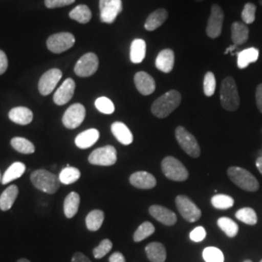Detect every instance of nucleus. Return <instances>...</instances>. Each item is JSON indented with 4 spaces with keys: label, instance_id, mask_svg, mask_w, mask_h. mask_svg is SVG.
<instances>
[{
    "label": "nucleus",
    "instance_id": "obj_1",
    "mask_svg": "<svg viewBox=\"0 0 262 262\" xmlns=\"http://www.w3.org/2000/svg\"><path fill=\"white\" fill-rule=\"evenodd\" d=\"M182 95L178 91H169L166 94L159 97L151 105V113L159 119L167 118L169 115L174 112L181 104Z\"/></svg>",
    "mask_w": 262,
    "mask_h": 262
},
{
    "label": "nucleus",
    "instance_id": "obj_2",
    "mask_svg": "<svg viewBox=\"0 0 262 262\" xmlns=\"http://www.w3.org/2000/svg\"><path fill=\"white\" fill-rule=\"evenodd\" d=\"M221 103L226 111L233 112L239 108L240 96L232 77H226L221 85Z\"/></svg>",
    "mask_w": 262,
    "mask_h": 262
},
{
    "label": "nucleus",
    "instance_id": "obj_3",
    "mask_svg": "<svg viewBox=\"0 0 262 262\" xmlns=\"http://www.w3.org/2000/svg\"><path fill=\"white\" fill-rule=\"evenodd\" d=\"M30 180L37 189L49 194L56 193L61 184L56 175L44 169L34 171L30 176Z\"/></svg>",
    "mask_w": 262,
    "mask_h": 262
},
{
    "label": "nucleus",
    "instance_id": "obj_4",
    "mask_svg": "<svg viewBox=\"0 0 262 262\" xmlns=\"http://www.w3.org/2000/svg\"><path fill=\"white\" fill-rule=\"evenodd\" d=\"M227 175L232 183L243 190L254 192L259 189V183L251 172L241 167H230L227 170Z\"/></svg>",
    "mask_w": 262,
    "mask_h": 262
},
{
    "label": "nucleus",
    "instance_id": "obj_5",
    "mask_svg": "<svg viewBox=\"0 0 262 262\" xmlns=\"http://www.w3.org/2000/svg\"><path fill=\"white\" fill-rule=\"evenodd\" d=\"M163 174L171 181L184 182L188 178V171L185 165L174 157H166L161 161Z\"/></svg>",
    "mask_w": 262,
    "mask_h": 262
},
{
    "label": "nucleus",
    "instance_id": "obj_6",
    "mask_svg": "<svg viewBox=\"0 0 262 262\" xmlns=\"http://www.w3.org/2000/svg\"><path fill=\"white\" fill-rule=\"evenodd\" d=\"M175 136L181 148L189 157L197 159L200 156L201 150L196 138L189 131H187L184 126H178L176 128Z\"/></svg>",
    "mask_w": 262,
    "mask_h": 262
},
{
    "label": "nucleus",
    "instance_id": "obj_7",
    "mask_svg": "<svg viewBox=\"0 0 262 262\" xmlns=\"http://www.w3.org/2000/svg\"><path fill=\"white\" fill-rule=\"evenodd\" d=\"M75 44V37L70 32H59L48 38L47 47L54 54H61Z\"/></svg>",
    "mask_w": 262,
    "mask_h": 262
},
{
    "label": "nucleus",
    "instance_id": "obj_8",
    "mask_svg": "<svg viewBox=\"0 0 262 262\" xmlns=\"http://www.w3.org/2000/svg\"><path fill=\"white\" fill-rule=\"evenodd\" d=\"M117 150L113 146H105L94 150L89 157V162L99 166H112L117 162Z\"/></svg>",
    "mask_w": 262,
    "mask_h": 262
},
{
    "label": "nucleus",
    "instance_id": "obj_9",
    "mask_svg": "<svg viewBox=\"0 0 262 262\" xmlns=\"http://www.w3.org/2000/svg\"><path fill=\"white\" fill-rule=\"evenodd\" d=\"M175 202L180 214L188 223H195L201 217V210L186 195H178Z\"/></svg>",
    "mask_w": 262,
    "mask_h": 262
},
{
    "label": "nucleus",
    "instance_id": "obj_10",
    "mask_svg": "<svg viewBox=\"0 0 262 262\" xmlns=\"http://www.w3.org/2000/svg\"><path fill=\"white\" fill-rule=\"evenodd\" d=\"M99 66V60L94 53L84 54L76 63L74 72L77 76L86 78L94 75Z\"/></svg>",
    "mask_w": 262,
    "mask_h": 262
},
{
    "label": "nucleus",
    "instance_id": "obj_11",
    "mask_svg": "<svg viewBox=\"0 0 262 262\" xmlns=\"http://www.w3.org/2000/svg\"><path fill=\"white\" fill-rule=\"evenodd\" d=\"M224 19L225 13L221 6H219L217 4H213L206 28L207 35L209 37L215 39L222 34Z\"/></svg>",
    "mask_w": 262,
    "mask_h": 262
},
{
    "label": "nucleus",
    "instance_id": "obj_12",
    "mask_svg": "<svg viewBox=\"0 0 262 262\" xmlns=\"http://www.w3.org/2000/svg\"><path fill=\"white\" fill-rule=\"evenodd\" d=\"M85 118V108L84 105L75 103L66 110L62 117V123L66 128L75 129L79 127Z\"/></svg>",
    "mask_w": 262,
    "mask_h": 262
},
{
    "label": "nucleus",
    "instance_id": "obj_13",
    "mask_svg": "<svg viewBox=\"0 0 262 262\" xmlns=\"http://www.w3.org/2000/svg\"><path fill=\"white\" fill-rule=\"evenodd\" d=\"M100 19L105 24H113L122 11V0H99Z\"/></svg>",
    "mask_w": 262,
    "mask_h": 262
},
{
    "label": "nucleus",
    "instance_id": "obj_14",
    "mask_svg": "<svg viewBox=\"0 0 262 262\" xmlns=\"http://www.w3.org/2000/svg\"><path fill=\"white\" fill-rule=\"evenodd\" d=\"M61 77H62V72L57 68L48 70L47 72H45L39 80V83H38L39 93L44 96L52 94L56 84H58V82L60 81Z\"/></svg>",
    "mask_w": 262,
    "mask_h": 262
},
{
    "label": "nucleus",
    "instance_id": "obj_15",
    "mask_svg": "<svg viewBox=\"0 0 262 262\" xmlns=\"http://www.w3.org/2000/svg\"><path fill=\"white\" fill-rule=\"evenodd\" d=\"M75 88L76 84L73 79H66L62 84L57 89L56 94H54V102L58 106L68 103L74 95Z\"/></svg>",
    "mask_w": 262,
    "mask_h": 262
},
{
    "label": "nucleus",
    "instance_id": "obj_16",
    "mask_svg": "<svg viewBox=\"0 0 262 262\" xmlns=\"http://www.w3.org/2000/svg\"><path fill=\"white\" fill-rule=\"evenodd\" d=\"M150 215L162 225L171 226L177 223V215L167 208L159 205H152L149 209Z\"/></svg>",
    "mask_w": 262,
    "mask_h": 262
},
{
    "label": "nucleus",
    "instance_id": "obj_17",
    "mask_svg": "<svg viewBox=\"0 0 262 262\" xmlns=\"http://www.w3.org/2000/svg\"><path fill=\"white\" fill-rule=\"evenodd\" d=\"M134 83L137 91L143 95H150L156 91L155 79L147 72H137L134 76Z\"/></svg>",
    "mask_w": 262,
    "mask_h": 262
},
{
    "label": "nucleus",
    "instance_id": "obj_18",
    "mask_svg": "<svg viewBox=\"0 0 262 262\" xmlns=\"http://www.w3.org/2000/svg\"><path fill=\"white\" fill-rule=\"evenodd\" d=\"M131 185L139 189H151L157 186V180L154 175L146 171L133 173L129 178Z\"/></svg>",
    "mask_w": 262,
    "mask_h": 262
},
{
    "label": "nucleus",
    "instance_id": "obj_19",
    "mask_svg": "<svg viewBox=\"0 0 262 262\" xmlns=\"http://www.w3.org/2000/svg\"><path fill=\"white\" fill-rule=\"evenodd\" d=\"M175 55L171 49H164L156 58V66L161 72L170 73L174 68Z\"/></svg>",
    "mask_w": 262,
    "mask_h": 262
},
{
    "label": "nucleus",
    "instance_id": "obj_20",
    "mask_svg": "<svg viewBox=\"0 0 262 262\" xmlns=\"http://www.w3.org/2000/svg\"><path fill=\"white\" fill-rule=\"evenodd\" d=\"M99 139V131L95 128H91L81 132L75 138L76 146L79 149H89L93 147Z\"/></svg>",
    "mask_w": 262,
    "mask_h": 262
},
{
    "label": "nucleus",
    "instance_id": "obj_21",
    "mask_svg": "<svg viewBox=\"0 0 262 262\" xmlns=\"http://www.w3.org/2000/svg\"><path fill=\"white\" fill-rule=\"evenodd\" d=\"M9 119L19 125H28L33 120V113L27 107H15L10 110Z\"/></svg>",
    "mask_w": 262,
    "mask_h": 262
},
{
    "label": "nucleus",
    "instance_id": "obj_22",
    "mask_svg": "<svg viewBox=\"0 0 262 262\" xmlns=\"http://www.w3.org/2000/svg\"><path fill=\"white\" fill-rule=\"evenodd\" d=\"M111 131L116 139L119 141L122 145H130L133 142V134L131 133L130 129L121 122H116L111 125Z\"/></svg>",
    "mask_w": 262,
    "mask_h": 262
},
{
    "label": "nucleus",
    "instance_id": "obj_23",
    "mask_svg": "<svg viewBox=\"0 0 262 262\" xmlns=\"http://www.w3.org/2000/svg\"><path fill=\"white\" fill-rule=\"evenodd\" d=\"M167 18H168V12L163 8H159L150 13L145 21L144 27L148 31H154L157 28L161 27Z\"/></svg>",
    "mask_w": 262,
    "mask_h": 262
},
{
    "label": "nucleus",
    "instance_id": "obj_24",
    "mask_svg": "<svg viewBox=\"0 0 262 262\" xmlns=\"http://www.w3.org/2000/svg\"><path fill=\"white\" fill-rule=\"evenodd\" d=\"M250 30L246 24L234 21L231 26V40L236 46L245 44L249 39Z\"/></svg>",
    "mask_w": 262,
    "mask_h": 262
},
{
    "label": "nucleus",
    "instance_id": "obj_25",
    "mask_svg": "<svg viewBox=\"0 0 262 262\" xmlns=\"http://www.w3.org/2000/svg\"><path fill=\"white\" fill-rule=\"evenodd\" d=\"M145 252L150 262H165L166 260V249L164 245L159 242H151L149 244Z\"/></svg>",
    "mask_w": 262,
    "mask_h": 262
},
{
    "label": "nucleus",
    "instance_id": "obj_26",
    "mask_svg": "<svg viewBox=\"0 0 262 262\" xmlns=\"http://www.w3.org/2000/svg\"><path fill=\"white\" fill-rule=\"evenodd\" d=\"M259 57V51L256 48H248L242 52L238 53L237 56V66L240 69H244L255 62Z\"/></svg>",
    "mask_w": 262,
    "mask_h": 262
},
{
    "label": "nucleus",
    "instance_id": "obj_27",
    "mask_svg": "<svg viewBox=\"0 0 262 262\" xmlns=\"http://www.w3.org/2000/svg\"><path fill=\"white\" fill-rule=\"evenodd\" d=\"M19 194L17 186H10L0 195V209L1 211H8L15 203Z\"/></svg>",
    "mask_w": 262,
    "mask_h": 262
},
{
    "label": "nucleus",
    "instance_id": "obj_28",
    "mask_svg": "<svg viewBox=\"0 0 262 262\" xmlns=\"http://www.w3.org/2000/svg\"><path fill=\"white\" fill-rule=\"evenodd\" d=\"M147 45L143 39H135L130 46V60L133 63H141L146 56Z\"/></svg>",
    "mask_w": 262,
    "mask_h": 262
},
{
    "label": "nucleus",
    "instance_id": "obj_29",
    "mask_svg": "<svg viewBox=\"0 0 262 262\" xmlns=\"http://www.w3.org/2000/svg\"><path fill=\"white\" fill-rule=\"evenodd\" d=\"M26 165L23 162H14L13 164H11L9 168L6 170V172L4 173V175L2 176V182L1 184L3 185H7L10 182L20 178L24 173L26 172Z\"/></svg>",
    "mask_w": 262,
    "mask_h": 262
},
{
    "label": "nucleus",
    "instance_id": "obj_30",
    "mask_svg": "<svg viewBox=\"0 0 262 262\" xmlns=\"http://www.w3.org/2000/svg\"><path fill=\"white\" fill-rule=\"evenodd\" d=\"M80 206V195L77 192H70L64 200L63 210L67 219H72L77 214Z\"/></svg>",
    "mask_w": 262,
    "mask_h": 262
},
{
    "label": "nucleus",
    "instance_id": "obj_31",
    "mask_svg": "<svg viewBox=\"0 0 262 262\" xmlns=\"http://www.w3.org/2000/svg\"><path fill=\"white\" fill-rule=\"evenodd\" d=\"M104 222V213L101 210H94L85 217V225L90 231H97Z\"/></svg>",
    "mask_w": 262,
    "mask_h": 262
},
{
    "label": "nucleus",
    "instance_id": "obj_32",
    "mask_svg": "<svg viewBox=\"0 0 262 262\" xmlns=\"http://www.w3.org/2000/svg\"><path fill=\"white\" fill-rule=\"evenodd\" d=\"M69 18L84 25L92 19V11L86 5H78L69 13Z\"/></svg>",
    "mask_w": 262,
    "mask_h": 262
},
{
    "label": "nucleus",
    "instance_id": "obj_33",
    "mask_svg": "<svg viewBox=\"0 0 262 262\" xmlns=\"http://www.w3.org/2000/svg\"><path fill=\"white\" fill-rule=\"evenodd\" d=\"M81 177L80 170L72 166H66V168L62 169L59 173V182L63 185H71L77 182Z\"/></svg>",
    "mask_w": 262,
    "mask_h": 262
},
{
    "label": "nucleus",
    "instance_id": "obj_34",
    "mask_svg": "<svg viewBox=\"0 0 262 262\" xmlns=\"http://www.w3.org/2000/svg\"><path fill=\"white\" fill-rule=\"evenodd\" d=\"M217 225L229 238H234L235 236L238 234L239 226L230 217L223 216V217L219 219Z\"/></svg>",
    "mask_w": 262,
    "mask_h": 262
},
{
    "label": "nucleus",
    "instance_id": "obj_35",
    "mask_svg": "<svg viewBox=\"0 0 262 262\" xmlns=\"http://www.w3.org/2000/svg\"><path fill=\"white\" fill-rule=\"evenodd\" d=\"M11 146L13 149L19 151L20 154L25 155H31L35 151L34 145L26 138L23 137H15L11 140Z\"/></svg>",
    "mask_w": 262,
    "mask_h": 262
},
{
    "label": "nucleus",
    "instance_id": "obj_36",
    "mask_svg": "<svg viewBox=\"0 0 262 262\" xmlns=\"http://www.w3.org/2000/svg\"><path fill=\"white\" fill-rule=\"evenodd\" d=\"M235 216L246 225H254L257 224V215L252 208L247 207L238 210L235 214Z\"/></svg>",
    "mask_w": 262,
    "mask_h": 262
},
{
    "label": "nucleus",
    "instance_id": "obj_37",
    "mask_svg": "<svg viewBox=\"0 0 262 262\" xmlns=\"http://www.w3.org/2000/svg\"><path fill=\"white\" fill-rule=\"evenodd\" d=\"M155 231H156V228L154 225L150 222H145L142 225H139V227L135 231V233L133 235V240L136 243L141 242L154 234Z\"/></svg>",
    "mask_w": 262,
    "mask_h": 262
},
{
    "label": "nucleus",
    "instance_id": "obj_38",
    "mask_svg": "<svg viewBox=\"0 0 262 262\" xmlns=\"http://www.w3.org/2000/svg\"><path fill=\"white\" fill-rule=\"evenodd\" d=\"M212 205L219 210H227L234 205V199L227 194H215L211 199Z\"/></svg>",
    "mask_w": 262,
    "mask_h": 262
},
{
    "label": "nucleus",
    "instance_id": "obj_39",
    "mask_svg": "<svg viewBox=\"0 0 262 262\" xmlns=\"http://www.w3.org/2000/svg\"><path fill=\"white\" fill-rule=\"evenodd\" d=\"M205 262H225V255L223 252L215 247H208L202 253Z\"/></svg>",
    "mask_w": 262,
    "mask_h": 262
},
{
    "label": "nucleus",
    "instance_id": "obj_40",
    "mask_svg": "<svg viewBox=\"0 0 262 262\" xmlns=\"http://www.w3.org/2000/svg\"><path fill=\"white\" fill-rule=\"evenodd\" d=\"M95 107L99 112L105 114V115H111L113 113L115 112V105L113 103L112 101L105 97H99L95 100Z\"/></svg>",
    "mask_w": 262,
    "mask_h": 262
},
{
    "label": "nucleus",
    "instance_id": "obj_41",
    "mask_svg": "<svg viewBox=\"0 0 262 262\" xmlns=\"http://www.w3.org/2000/svg\"><path fill=\"white\" fill-rule=\"evenodd\" d=\"M112 248V242L109 239H104L96 248H94V251H93L94 258H96V259L102 258L106 254L110 253Z\"/></svg>",
    "mask_w": 262,
    "mask_h": 262
},
{
    "label": "nucleus",
    "instance_id": "obj_42",
    "mask_svg": "<svg viewBox=\"0 0 262 262\" xmlns=\"http://www.w3.org/2000/svg\"><path fill=\"white\" fill-rule=\"evenodd\" d=\"M215 77L213 72H207L204 77L203 90L206 96H213L215 92Z\"/></svg>",
    "mask_w": 262,
    "mask_h": 262
},
{
    "label": "nucleus",
    "instance_id": "obj_43",
    "mask_svg": "<svg viewBox=\"0 0 262 262\" xmlns=\"http://www.w3.org/2000/svg\"><path fill=\"white\" fill-rule=\"evenodd\" d=\"M255 12H256V6L253 3H247L244 6L242 15H241L244 24L246 25L253 24L255 19Z\"/></svg>",
    "mask_w": 262,
    "mask_h": 262
},
{
    "label": "nucleus",
    "instance_id": "obj_44",
    "mask_svg": "<svg viewBox=\"0 0 262 262\" xmlns=\"http://www.w3.org/2000/svg\"><path fill=\"white\" fill-rule=\"evenodd\" d=\"M206 237V230L203 226H197L195 227L189 234V238L191 241L199 243L201 241H203Z\"/></svg>",
    "mask_w": 262,
    "mask_h": 262
},
{
    "label": "nucleus",
    "instance_id": "obj_45",
    "mask_svg": "<svg viewBox=\"0 0 262 262\" xmlns=\"http://www.w3.org/2000/svg\"><path fill=\"white\" fill-rule=\"evenodd\" d=\"M74 2L75 0H45V5L49 9H54L71 5Z\"/></svg>",
    "mask_w": 262,
    "mask_h": 262
},
{
    "label": "nucleus",
    "instance_id": "obj_46",
    "mask_svg": "<svg viewBox=\"0 0 262 262\" xmlns=\"http://www.w3.org/2000/svg\"><path fill=\"white\" fill-rule=\"evenodd\" d=\"M8 68V58L6 54L0 50V75L4 74Z\"/></svg>",
    "mask_w": 262,
    "mask_h": 262
},
{
    "label": "nucleus",
    "instance_id": "obj_47",
    "mask_svg": "<svg viewBox=\"0 0 262 262\" xmlns=\"http://www.w3.org/2000/svg\"><path fill=\"white\" fill-rule=\"evenodd\" d=\"M255 101L259 112L262 114V84H259L255 91Z\"/></svg>",
    "mask_w": 262,
    "mask_h": 262
},
{
    "label": "nucleus",
    "instance_id": "obj_48",
    "mask_svg": "<svg viewBox=\"0 0 262 262\" xmlns=\"http://www.w3.org/2000/svg\"><path fill=\"white\" fill-rule=\"evenodd\" d=\"M71 262H92L91 259L84 255V253H80V252H77L74 253L73 257H72V260Z\"/></svg>",
    "mask_w": 262,
    "mask_h": 262
},
{
    "label": "nucleus",
    "instance_id": "obj_49",
    "mask_svg": "<svg viewBox=\"0 0 262 262\" xmlns=\"http://www.w3.org/2000/svg\"><path fill=\"white\" fill-rule=\"evenodd\" d=\"M109 262H126V260L122 253L117 252L113 253L112 255L109 257Z\"/></svg>",
    "mask_w": 262,
    "mask_h": 262
},
{
    "label": "nucleus",
    "instance_id": "obj_50",
    "mask_svg": "<svg viewBox=\"0 0 262 262\" xmlns=\"http://www.w3.org/2000/svg\"><path fill=\"white\" fill-rule=\"evenodd\" d=\"M255 165H256V168L258 169V171L260 172V174L262 175V157H259L258 159H256Z\"/></svg>",
    "mask_w": 262,
    "mask_h": 262
},
{
    "label": "nucleus",
    "instance_id": "obj_51",
    "mask_svg": "<svg viewBox=\"0 0 262 262\" xmlns=\"http://www.w3.org/2000/svg\"><path fill=\"white\" fill-rule=\"evenodd\" d=\"M237 47H238V46L234 45V46H231V47L228 48V49L225 51V54H228V52H229V51H234V50L237 49Z\"/></svg>",
    "mask_w": 262,
    "mask_h": 262
},
{
    "label": "nucleus",
    "instance_id": "obj_52",
    "mask_svg": "<svg viewBox=\"0 0 262 262\" xmlns=\"http://www.w3.org/2000/svg\"><path fill=\"white\" fill-rule=\"evenodd\" d=\"M17 262H30L28 259H27V258H20V259H19L18 261Z\"/></svg>",
    "mask_w": 262,
    "mask_h": 262
},
{
    "label": "nucleus",
    "instance_id": "obj_53",
    "mask_svg": "<svg viewBox=\"0 0 262 262\" xmlns=\"http://www.w3.org/2000/svg\"><path fill=\"white\" fill-rule=\"evenodd\" d=\"M2 182V176H1V172H0V183Z\"/></svg>",
    "mask_w": 262,
    "mask_h": 262
},
{
    "label": "nucleus",
    "instance_id": "obj_54",
    "mask_svg": "<svg viewBox=\"0 0 262 262\" xmlns=\"http://www.w3.org/2000/svg\"><path fill=\"white\" fill-rule=\"evenodd\" d=\"M197 2H201V1H204V0H195Z\"/></svg>",
    "mask_w": 262,
    "mask_h": 262
},
{
    "label": "nucleus",
    "instance_id": "obj_55",
    "mask_svg": "<svg viewBox=\"0 0 262 262\" xmlns=\"http://www.w3.org/2000/svg\"><path fill=\"white\" fill-rule=\"evenodd\" d=\"M259 3H260V5L262 6V0H259Z\"/></svg>",
    "mask_w": 262,
    "mask_h": 262
},
{
    "label": "nucleus",
    "instance_id": "obj_56",
    "mask_svg": "<svg viewBox=\"0 0 262 262\" xmlns=\"http://www.w3.org/2000/svg\"><path fill=\"white\" fill-rule=\"evenodd\" d=\"M244 262H253V261H251V260H245V261Z\"/></svg>",
    "mask_w": 262,
    "mask_h": 262
},
{
    "label": "nucleus",
    "instance_id": "obj_57",
    "mask_svg": "<svg viewBox=\"0 0 262 262\" xmlns=\"http://www.w3.org/2000/svg\"><path fill=\"white\" fill-rule=\"evenodd\" d=\"M260 262H262V259H261V261H260Z\"/></svg>",
    "mask_w": 262,
    "mask_h": 262
}]
</instances>
